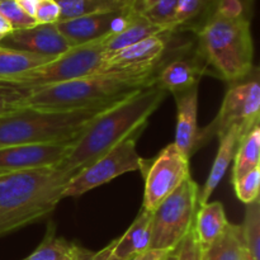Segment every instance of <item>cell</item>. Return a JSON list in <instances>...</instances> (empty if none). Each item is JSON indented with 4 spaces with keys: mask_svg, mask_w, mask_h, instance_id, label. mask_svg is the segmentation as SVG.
<instances>
[{
    "mask_svg": "<svg viewBox=\"0 0 260 260\" xmlns=\"http://www.w3.org/2000/svg\"><path fill=\"white\" fill-rule=\"evenodd\" d=\"M168 91L156 81L135 91L94 117L70 145L58 169L76 174L131 136H139Z\"/></svg>",
    "mask_w": 260,
    "mask_h": 260,
    "instance_id": "6da1fadb",
    "label": "cell"
},
{
    "mask_svg": "<svg viewBox=\"0 0 260 260\" xmlns=\"http://www.w3.org/2000/svg\"><path fill=\"white\" fill-rule=\"evenodd\" d=\"M206 62L220 78L234 84L254 70V43L245 0H216L198 30Z\"/></svg>",
    "mask_w": 260,
    "mask_h": 260,
    "instance_id": "7a4b0ae2",
    "label": "cell"
},
{
    "mask_svg": "<svg viewBox=\"0 0 260 260\" xmlns=\"http://www.w3.org/2000/svg\"><path fill=\"white\" fill-rule=\"evenodd\" d=\"M73 174L56 168L9 173L0 179V238L55 211Z\"/></svg>",
    "mask_w": 260,
    "mask_h": 260,
    "instance_id": "3957f363",
    "label": "cell"
},
{
    "mask_svg": "<svg viewBox=\"0 0 260 260\" xmlns=\"http://www.w3.org/2000/svg\"><path fill=\"white\" fill-rule=\"evenodd\" d=\"M155 80V75L102 73L27 91L22 108L71 112L107 108Z\"/></svg>",
    "mask_w": 260,
    "mask_h": 260,
    "instance_id": "277c9868",
    "label": "cell"
},
{
    "mask_svg": "<svg viewBox=\"0 0 260 260\" xmlns=\"http://www.w3.org/2000/svg\"><path fill=\"white\" fill-rule=\"evenodd\" d=\"M107 108L71 112L15 109L0 116V149L17 145L73 144L89 122Z\"/></svg>",
    "mask_w": 260,
    "mask_h": 260,
    "instance_id": "5b68a950",
    "label": "cell"
},
{
    "mask_svg": "<svg viewBox=\"0 0 260 260\" xmlns=\"http://www.w3.org/2000/svg\"><path fill=\"white\" fill-rule=\"evenodd\" d=\"M103 40L104 38H101L85 45L71 47L45 65L32 69L4 84L29 91L84 76L102 74L106 61Z\"/></svg>",
    "mask_w": 260,
    "mask_h": 260,
    "instance_id": "8992f818",
    "label": "cell"
},
{
    "mask_svg": "<svg viewBox=\"0 0 260 260\" xmlns=\"http://www.w3.org/2000/svg\"><path fill=\"white\" fill-rule=\"evenodd\" d=\"M200 187L187 178L152 212L150 248L174 250L192 230L198 208Z\"/></svg>",
    "mask_w": 260,
    "mask_h": 260,
    "instance_id": "52a82bcc",
    "label": "cell"
},
{
    "mask_svg": "<svg viewBox=\"0 0 260 260\" xmlns=\"http://www.w3.org/2000/svg\"><path fill=\"white\" fill-rule=\"evenodd\" d=\"M248 78L234 83L229 88L217 116L207 127L198 132L194 152L206 146L213 137L220 139L231 127H239L244 139L254 127L259 126V79L256 73L254 78Z\"/></svg>",
    "mask_w": 260,
    "mask_h": 260,
    "instance_id": "ba28073f",
    "label": "cell"
},
{
    "mask_svg": "<svg viewBox=\"0 0 260 260\" xmlns=\"http://www.w3.org/2000/svg\"><path fill=\"white\" fill-rule=\"evenodd\" d=\"M137 136H131L73 175L62 192L63 198L80 197L116 178L131 172L142 174L147 160L136 149Z\"/></svg>",
    "mask_w": 260,
    "mask_h": 260,
    "instance_id": "9c48e42d",
    "label": "cell"
},
{
    "mask_svg": "<svg viewBox=\"0 0 260 260\" xmlns=\"http://www.w3.org/2000/svg\"><path fill=\"white\" fill-rule=\"evenodd\" d=\"M142 175L145 178L142 208L154 212L165 198L190 177L189 157L173 142L165 146L154 159L147 160Z\"/></svg>",
    "mask_w": 260,
    "mask_h": 260,
    "instance_id": "30bf717a",
    "label": "cell"
},
{
    "mask_svg": "<svg viewBox=\"0 0 260 260\" xmlns=\"http://www.w3.org/2000/svg\"><path fill=\"white\" fill-rule=\"evenodd\" d=\"M172 33H159L121 50L112 52L106 51L103 73L155 75V70L167 53L168 42Z\"/></svg>",
    "mask_w": 260,
    "mask_h": 260,
    "instance_id": "8fae6325",
    "label": "cell"
},
{
    "mask_svg": "<svg viewBox=\"0 0 260 260\" xmlns=\"http://www.w3.org/2000/svg\"><path fill=\"white\" fill-rule=\"evenodd\" d=\"M136 13L134 8L116 10V12L98 13V14L57 22L56 27L61 35L71 43V46L75 47L122 32L131 23Z\"/></svg>",
    "mask_w": 260,
    "mask_h": 260,
    "instance_id": "7c38bea8",
    "label": "cell"
},
{
    "mask_svg": "<svg viewBox=\"0 0 260 260\" xmlns=\"http://www.w3.org/2000/svg\"><path fill=\"white\" fill-rule=\"evenodd\" d=\"M71 144L17 145L0 149V170L14 173L56 168L62 162Z\"/></svg>",
    "mask_w": 260,
    "mask_h": 260,
    "instance_id": "4fadbf2b",
    "label": "cell"
},
{
    "mask_svg": "<svg viewBox=\"0 0 260 260\" xmlns=\"http://www.w3.org/2000/svg\"><path fill=\"white\" fill-rule=\"evenodd\" d=\"M0 46L52 57H57L73 47L56 24H37L25 29L13 30L3 38Z\"/></svg>",
    "mask_w": 260,
    "mask_h": 260,
    "instance_id": "5bb4252c",
    "label": "cell"
},
{
    "mask_svg": "<svg viewBox=\"0 0 260 260\" xmlns=\"http://www.w3.org/2000/svg\"><path fill=\"white\" fill-rule=\"evenodd\" d=\"M177 124L174 145L190 159L194 154L198 137V85L184 93L177 94Z\"/></svg>",
    "mask_w": 260,
    "mask_h": 260,
    "instance_id": "9a60e30c",
    "label": "cell"
},
{
    "mask_svg": "<svg viewBox=\"0 0 260 260\" xmlns=\"http://www.w3.org/2000/svg\"><path fill=\"white\" fill-rule=\"evenodd\" d=\"M241 139H243L241 132L239 127L236 126L231 127L223 136L218 139L220 140V146H218L217 154H216L215 160H213V165L211 168L207 180H206L202 189H200L198 206L205 205L210 201V197L215 192L221 180L223 179L229 167H230V162L234 160L236 149H238V145L241 141Z\"/></svg>",
    "mask_w": 260,
    "mask_h": 260,
    "instance_id": "2e32d148",
    "label": "cell"
},
{
    "mask_svg": "<svg viewBox=\"0 0 260 260\" xmlns=\"http://www.w3.org/2000/svg\"><path fill=\"white\" fill-rule=\"evenodd\" d=\"M201 73L202 70L196 61L175 58L161 69L155 81L168 93L177 95L200 85Z\"/></svg>",
    "mask_w": 260,
    "mask_h": 260,
    "instance_id": "e0dca14e",
    "label": "cell"
},
{
    "mask_svg": "<svg viewBox=\"0 0 260 260\" xmlns=\"http://www.w3.org/2000/svg\"><path fill=\"white\" fill-rule=\"evenodd\" d=\"M151 221L152 212L141 208V212L137 215L126 233L114 240L112 254L116 258L127 260L135 254L149 249L151 243Z\"/></svg>",
    "mask_w": 260,
    "mask_h": 260,
    "instance_id": "ac0fdd59",
    "label": "cell"
},
{
    "mask_svg": "<svg viewBox=\"0 0 260 260\" xmlns=\"http://www.w3.org/2000/svg\"><path fill=\"white\" fill-rule=\"evenodd\" d=\"M228 225L225 208L221 202H207L198 206L192 230L201 250L207 249L223 233Z\"/></svg>",
    "mask_w": 260,
    "mask_h": 260,
    "instance_id": "d6986e66",
    "label": "cell"
},
{
    "mask_svg": "<svg viewBox=\"0 0 260 260\" xmlns=\"http://www.w3.org/2000/svg\"><path fill=\"white\" fill-rule=\"evenodd\" d=\"M245 255L240 225L230 222L207 249L201 250V260H245Z\"/></svg>",
    "mask_w": 260,
    "mask_h": 260,
    "instance_id": "ffe728a7",
    "label": "cell"
},
{
    "mask_svg": "<svg viewBox=\"0 0 260 260\" xmlns=\"http://www.w3.org/2000/svg\"><path fill=\"white\" fill-rule=\"evenodd\" d=\"M53 58L56 57L12 50L0 46V83H9L17 76L45 65Z\"/></svg>",
    "mask_w": 260,
    "mask_h": 260,
    "instance_id": "44dd1931",
    "label": "cell"
},
{
    "mask_svg": "<svg viewBox=\"0 0 260 260\" xmlns=\"http://www.w3.org/2000/svg\"><path fill=\"white\" fill-rule=\"evenodd\" d=\"M83 248L56 235L53 223H48L45 238L32 254L22 260H78Z\"/></svg>",
    "mask_w": 260,
    "mask_h": 260,
    "instance_id": "7402d4cb",
    "label": "cell"
},
{
    "mask_svg": "<svg viewBox=\"0 0 260 260\" xmlns=\"http://www.w3.org/2000/svg\"><path fill=\"white\" fill-rule=\"evenodd\" d=\"M60 5L58 22L75 19L98 13L116 12L134 8L136 0H56Z\"/></svg>",
    "mask_w": 260,
    "mask_h": 260,
    "instance_id": "603a6c76",
    "label": "cell"
},
{
    "mask_svg": "<svg viewBox=\"0 0 260 260\" xmlns=\"http://www.w3.org/2000/svg\"><path fill=\"white\" fill-rule=\"evenodd\" d=\"M164 32H169V30L164 29L160 25L154 24L145 17H142L141 14L136 13L131 23L122 32L111 36V37H108V36L104 37L103 47L107 52H112V51L121 50V48L127 47V46L134 45V43L150 37V36H155Z\"/></svg>",
    "mask_w": 260,
    "mask_h": 260,
    "instance_id": "cb8c5ba5",
    "label": "cell"
},
{
    "mask_svg": "<svg viewBox=\"0 0 260 260\" xmlns=\"http://www.w3.org/2000/svg\"><path fill=\"white\" fill-rule=\"evenodd\" d=\"M233 183L239 178L260 168V128L255 126L238 145L234 156Z\"/></svg>",
    "mask_w": 260,
    "mask_h": 260,
    "instance_id": "d4e9b609",
    "label": "cell"
},
{
    "mask_svg": "<svg viewBox=\"0 0 260 260\" xmlns=\"http://www.w3.org/2000/svg\"><path fill=\"white\" fill-rule=\"evenodd\" d=\"M175 5L177 0H136L134 9L154 24L174 32L173 19Z\"/></svg>",
    "mask_w": 260,
    "mask_h": 260,
    "instance_id": "484cf974",
    "label": "cell"
},
{
    "mask_svg": "<svg viewBox=\"0 0 260 260\" xmlns=\"http://www.w3.org/2000/svg\"><path fill=\"white\" fill-rule=\"evenodd\" d=\"M246 255L250 260H260V201L246 206L245 217L240 225Z\"/></svg>",
    "mask_w": 260,
    "mask_h": 260,
    "instance_id": "4316f807",
    "label": "cell"
},
{
    "mask_svg": "<svg viewBox=\"0 0 260 260\" xmlns=\"http://www.w3.org/2000/svg\"><path fill=\"white\" fill-rule=\"evenodd\" d=\"M216 0H177L173 19L174 30L197 22L200 18L210 15Z\"/></svg>",
    "mask_w": 260,
    "mask_h": 260,
    "instance_id": "83f0119b",
    "label": "cell"
},
{
    "mask_svg": "<svg viewBox=\"0 0 260 260\" xmlns=\"http://www.w3.org/2000/svg\"><path fill=\"white\" fill-rule=\"evenodd\" d=\"M235 194L240 202L248 206L259 200L260 185V168H255L251 172L246 173L236 182L233 183Z\"/></svg>",
    "mask_w": 260,
    "mask_h": 260,
    "instance_id": "f1b7e54d",
    "label": "cell"
},
{
    "mask_svg": "<svg viewBox=\"0 0 260 260\" xmlns=\"http://www.w3.org/2000/svg\"><path fill=\"white\" fill-rule=\"evenodd\" d=\"M0 14L12 24L13 29H25L37 25L32 17L25 14L15 0H0Z\"/></svg>",
    "mask_w": 260,
    "mask_h": 260,
    "instance_id": "f546056e",
    "label": "cell"
},
{
    "mask_svg": "<svg viewBox=\"0 0 260 260\" xmlns=\"http://www.w3.org/2000/svg\"><path fill=\"white\" fill-rule=\"evenodd\" d=\"M27 91L0 83V116L22 108Z\"/></svg>",
    "mask_w": 260,
    "mask_h": 260,
    "instance_id": "4dcf8cb0",
    "label": "cell"
},
{
    "mask_svg": "<svg viewBox=\"0 0 260 260\" xmlns=\"http://www.w3.org/2000/svg\"><path fill=\"white\" fill-rule=\"evenodd\" d=\"M60 15V5L56 0H40L33 19L37 24H56Z\"/></svg>",
    "mask_w": 260,
    "mask_h": 260,
    "instance_id": "1f68e13d",
    "label": "cell"
},
{
    "mask_svg": "<svg viewBox=\"0 0 260 260\" xmlns=\"http://www.w3.org/2000/svg\"><path fill=\"white\" fill-rule=\"evenodd\" d=\"M177 260H201V248L190 230L177 246Z\"/></svg>",
    "mask_w": 260,
    "mask_h": 260,
    "instance_id": "d6a6232c",
    "label": "cell"
},
{
    "mask_svg": "<svg viewBox=\"0 0 260 260\" xmlns=\"http://www.w3.org/2000/svg\"><path fill=\"white\" fill-rule=\"evenodd\" d=\"M113 245H114V240L112 241L109 245H107L106 248H103L99 251H90L83 248V251H81L80 256H79L78 260H121L116 258V256L112 254Z\"/></svg>",
    "mask_w": 260,
    "mask_h": 260,
    "instance_id": "836d02e7",
    "label": "cell"
},
{
    "mask_svg": "<svg viewBox=\"0 0 260 260\" xmlns=\"http://www.w3.org/2000/svg\"><path fill=\"white\" fill-rule=\"evenodd\" d=\"M173 250H164V249H152L149 248L146 250L132 255L127 260H164Z\"/></svg>",
    "mask_w": 260,
    "mask_h": 260,
    "instance_id": "e575fe53",
    "label": "cell"
},
{
    "mask_svg": "<svg viewBox=\"0 0 260 260\" xmlns=\"http://www.w3.org/2000/svg\"><path fill=\"white\" fill-rule=\"evenodd\" d=\"M18 5H19L20 9L25 13L29 17H35L36 9H37V5L40 3V0H15Z\"/></svg>",
    "mask_w": 260,
    "mask_h": 260,
    "instance_id": "d590c367",
    "label": "cell"
},
{
    "mask_svg": "<svg viewBox=\"0 0 260 260\" xmlns=\"http://www.w3.org/2000/svg\"><path fill=\"white\" fill-rule=\"evenodd\" d=\"M13 30L14 29H13L12 24H10V23L8 22V20L5 19L2 14H0V38L7 37V36L10 35Z\"/></svg>",
    "mask_w": 260,
    "mask_h": 260,
    "instance_id": "8d00e7d4",
    "label": "cell"
},
{
    "mask_svg": "<svg viewBox=\"0 0 260 260\" xmlns=\"http://www.w3.org/2000/svg\"><path fill=\"white\" fill-rule=\"evenodd\" d=\"M164 260H177V249H174L173 251H170L169 255H168Z\"/></svg>",
    "mask_w": 260,
    "mask_h": 260,
    "instance_id": "74e56055",
    "label": "cell"
},
{
    "mask_svg": "<svg viewBox=\"0 0 260 260\" xmlns=\"http://www.w3.org/2000/svg\"><path fill=\"white\" fill-rule=\"evenodd\" d=\"M9 174V172H5V170H0V179H2L3 177H5V175Z\"/></svg>",
    "mask_w": 260,
    "mask_h": 260,
    "instance_id": "f35d334b",
    "label": "cell"
},
{
    "mask_svg": "<svg viewBox=\"0 0 260 260\" xmlns=\"http://www.w3.org/2000/svg\"><path fill=\"white\" fill-rule=\"evenodd\" d=\"M2 40H3V38H0V43H2Z\"/></svg>",
    "mask_w": 260,
    "mask_h": 260,
    "instance_id": "ab89813d",
    "label": "cell"
}]
</instances>
